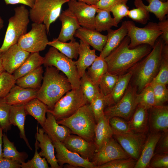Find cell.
Returning a JSON list of instances; mask_svg holds the SVG:
<instances>
[{"instance_id":"obj_1","label":"cell","mask_w":168,"mask_h":168,"mask_svg":"<svg viewBox=\"0 0 168 168\" xmlns=\"http://www.w3.org/2000/svg\"><path fill=\"white\" fill-rule=\"evenodd\" d=\"M130 39L127 35L118 46L104 59L108 66V72L118 76L128 71L137 63L146 56L152 48L142 44L130 49Z\"/></svg>"},{"instance_id":"obj_2","label":"cell","mask_w":168,"mask_h":168,"mask_svg":"<svg viewBox=\"0 0 168 168\" xmlns=\"http://www.w3.org/2000/svg\"><path fill=\"white\" fill-rule=\"evenodd\" d=\"M72 89L71 83L65 75L54 67H47L37 98L51 110L56 103Z\"/></svg>"},{"instance_id":"obj_3","label":"cell","mask_w":168,"mask_h":168,"mask_svg":"<svg viewBox=\"0 0 168 168\" xmlns=\"http://www.w3.org/2000/svg\"><path fill=\"white\" fill-rule=\"evenodd\" d=\"M164 44L163 40L159 37L150 52L129 70L132 72L134 85L137 87L138 93L157 75Z\"/></svg>"},{"instance_id":"obj_4","label":"cell","mask_w":168,"mask_h":168,"mask_svg":"<svg viewBox=\"0 0 168 168\" xmlns=\"http://www.w3.org/2000/svg\"><path fill=\"white\" fill-rule=\"evenodd\" d=\"M57 123L68 128L72 134L88 141H94L96 123L89 104L80 107L70 116L57 120Z\"/></svg>"},{"instance_id":"obj_5","label":"cell","mask_w":168,"mask_h":168,"mask_svg":"<svg viewBox=\"0 0 168 168\" xmlns=\"http://www.w3.org/2000/svg\"><path fill=\"white\" fill-rule=\"evenodd\" d=\"M14 14L8 19V24L0 52L17 44L20 38L27 32L30 22L29 12L25 5L15 8Z\"/></svg>"},{"instance_id":"obj_6","label":"cell","mask_w":168,"mask_h":168,"mask_svg":"<svg viewBox=\"0 0 168 168\" xmlns=\"http://www.w3.org/2000/svg\"><path fill=\"white\" fill-rule=\"evenodd\" d=\"M69 0H35L29 12L30 19L33 23H43L48 34L51 25L59 17L63 5Z\"/></svg>"},{"instance_id":"obj_7","label":"cell","mask_w":168,"mask_h":168,"mask_svg":"<svg viewBox=\"0 0 168 168\" xmlns=\"http://www.w3.org/2000/svg\"><path fill=\"white\" fill-rule=\"evenodd\" d=\"M44 65L53 66L62 72L68 78L72 89L80 87V78L79 77L75 61L60 53L53 47L49 49L44 57Z\"/></svg>"},{"instance_id":"obj_8","label":"cell","mask_w":168,"mask_h":168,"mask_svg":"<svg viewBox=\"0 0 168 168\" xmlns=\"http://www.w3.org/2000/svg\"><path fill=\"white\" fill-rule=\"evenodd\" d=\"M88 104L80 88L72 89L56 103L52 110L48 111L51 113L58 120L70 116L80 107Z\"/></svg>"},{"instance_id":"obj_9","label":"cell","mask_w":168,"mask_h":168,"mask_svg":"<svg viewBox=\"0 0 168 168\" xmlns=\"http://www.w3.org/2000/svg\"><path fill=\"white\" fill-rule=\"evenodd\" d=\"M127 35L130 39L129 47L134 48L142 44H147L152 48L157 39L161 35L157 23L150 22L143 28L137 26L132 21H126Z\"/></svg>"},{"instance_id":"obj_10","label":"cell","mask_w":168,"mask_h":168,"mask_svg":"<svg viewBox=\"0 0 168 168\" xmlns=\"http://www.w3.org/2000/svg\"><path fill=\"white\" fill-rule=\"evenodd\" d=\"M47 34L44 24L33 22L31 30L20 38L17 44L21 49L30 53L40 52L48 45Z\"/></svg>"},{"instance_id":"obj_11","label":"cell","mask_w":168,"mask_h":168,"mask_svg":"<svg viewBox=\"0 0 168 168\" xmlns=\"http://www.w3.org/2000/svg\"><path fill=\"white\" fill-rule=\"evenodd\" d=\"M137 91L135 86L129 84L120 100L115 104L105 109L104 115L110 118L117 116L129 120L138 105Z\"/></svg>"},{"instance_id":"obj_12","label":"cell","mask_w":168,"mask_h":168,"mask_svg":"<svg viewBox=\"0 0 168 168\" xmlns=\"http://www.w3.org/2000/svg\"><path fill=\"white\" fill-rule=\"evenodd\" d=\"M147 134L133 132L114 133V138L131 158L139 159Z\"/></svg>"},{"instance_id":"obj_13","label":"cell","mask_w":168,"mask_h":168,"mask_svg":"<svg viewBox=\"0 0 168 168\" xmlns=\"http://www.w3.org/2000/svg\"><path fill=\"white\" fill-rule=\"evenodd\" d=\"M129 158L131 157L112 137L95 152L91 162L97 168L101 165L116 159Z\"/></svg>"},{"instance_id":"obj_14","label":"cell","mask_w":168,"mask_h":168,"mask_svg":"<svg viewBox=\"0 0 168 168\" xmlns=\"http://www.w3.org/2000/svg\"><path fill=\"white\" fill-rule=\"evenodd\" d=\"M56 154L55 155L59 165L62 167L65 164L73 167L96 168L93 163L82 157L78 154L68 149L59 141H52Z\"/></svg>"},{"instance_id":"obj_15","label":"cell","mask_w":168,"mask_h":168,"mask_svg":"<svg viewBox=\"0 0 168 168\" xmlns=\"http://www.w3.org/2000/svg\"><path fill=\"white\" fill-rule=\"evenodd\" d=\"M68 8L75 15L80 26L91 30H95V20L98 8L95 5L75 1L68 2Z\"/></svg>"},{"instance_id":"obj_16","label":"cell","mask_w":168,"mask_h":168,"mask_svg":"<svg viewBox=\"0 0 168 168\" xmlns=\"http://www.w3.org/2000/svg\"><path fill=\"white\" fill-rule=\"evenodd\" d=\"M68 149L91 161L96 151L94 141H88L73 134L68 136L62 142Z\"/></svg>"},{"instance_id":"obj_17","label":"cell","mask_w":168,"mask_h":168,"mask_svg":"<svg viewBox=\"0 0 168 168\" xmlns=\"http://www.w3.org/2000/svg\"><path fill=\"white\" fill-rule=\"evenodd\" d=\"M2 63L5 71L12 74L27 58L30 53L16 44L1 52Z\"/></svg>"},{"instance_id":"obj_18","label":"cell","mask_w":168,"mask_h":168,"mask_svg":"<svg viewBox=\"0 0 168 168\" xmlns=\"http://www.w3.org/2000/svg\"><path fill=\"white\" fill-rule=\"evenodd\" d=\"M148 112L150 132L168 131V106L155 105L149 109Z\"/></svg>"},{"instance_id":"obj_19","label":"cell","mask_w":168,"mask_h":168,"mask_svg":"<svg viewBox=\"0 0 168 168\" xmlns=\"http://www.w3.org/2000/svg\"><path fill=\"white\" fill-rule=\"evenodd\" d=\"M59 18L61 23V28L57 38L63 42L75 40V33L81 26L75 15L68 9L61 12Z\"/></svg>"},{"instance_id":"obj_20","label":"cell","mask_w":168,"mask_h":168,"mask_svg":"<svg viewBox=\"0 0 168 168\" xmlns=\"http://www.w3.org/2000/svg\"><path fill=\"white\" fill-rule=\"evenodd\" d=\"M35 138L38 141L37 146L41 151L39 153L41 157H44L52 168H62L58 163L56 158L54 147L52 141L43 129L37 128Z\"/></svg>"},{"instance_id":"obj_21","label":"cell","mask_w":168,"mask_h":168,"mask_svg":"<svg viewBox=\"0 0 168 168\" xmlns=\"http://www.w3.org/2000/svg\"><path fill=\"white\" fill-rule=\"evenodd\" d=\"M46 121L42 127L46 133L52 141H59L63 142L70 134L71 130L67 127L58 124L53 114L50 112H47Z\"/></svg>"},{"instance_id":"obj_22","label":"cell","mask_w":168,"mask_h":168,"mask_svg":"<svg viewBox=\"0 0 168 168\" xmlns=\"http://www.w3.org/2000/svg\"><path fill=\"white\" fill-rule=\"evenodd\" d=\"M148 110L141 105H138L131 117L127 122L131 132L148 134Z\"/></svg>"},{"instance_id":"obj_23","label":"cell","mask_w":168,"mask_h":168,"mask_svg":"<svg viewBox=\"0 0 168 168\" xmlns=\"http://www.w3.org/2000/svg\"><path fill=\"white\" fill-rule=\"evenodd\" d=\"M74 37L91 46L95 50L101 52L107 39V35L102 34L96 30L81 26L76 31Z\"/></svg>"},{"instance_id":"obj_24","label":"cell","mask_w":168,"mask_h":168,"mask_svg":"<svg viewBox=\"0 0 168 168\" xmlns=\"http://www.w3.org/2000/svg\"><path fill=\"white\" fill-rule=\"evenodd\" d=\"M161 133L150 132L147 134L141 154L134 168L148 167L150 161L154 154L156 144Z\"/></svg>"},{"instance_id":"obj_25","label":"cell","mask_w":168,"mask_h":168,"mask_svg":"<svg viewBox=\"0 0 168 168\" xmlns=\"http://www.w3.org/2000/svg\"><path fill=\"white\" fill-rule=\"evenodd\" d=\"M38 90L23 88L15 84L5 98L7 103L11 105H25L37 97Z\"/></svg>"},{"instance_id":"obj_26","label":"cell","mask_w":168,"mask_h":168,"mask_svg":"<svg viewBox=\"0 0 168 168\" xmlns=\"http://www.w3.org/2000/svg\"><path fill=\"white\" fill-rule=\"evenodd\" d=\"M106 44L99 56L105 58L117 48L123 39L127 35L126 21H123L120 27L116 30L111 29L107 31Z\"/></svg>"},{"instance_id":"obj_27","label":"cell","mask_w":168,"mask_h":168,"mask_svg":"<svg viewBox=\"0 0 168 168\" xmlns=\"http://www.w3.org/2000/svg\"><path fill=\"white\" fill-rule=\"evenodd\" d=\"M132 72L129 70L119 76V78L111 92L104 96L106 107L112 106L117 103L122 98L131 79Z\"/></svg>"},{"instance_id":"obj_28","label":"cell","mask_w":168,"mask_h":168,"mask_svg":"<svg viewBox=\"0 0 168 168\" xmlns=\"http://www.w3.org/2000/svg\"><path fill=\"white\" fill-rule=\"evenodd\" d=\"M95 51L94 49H91L89 45L80 40L79 58L75 62L80 78L85 73L86 69L92 64L97 57Z\"/></svg>"},{"instance_id":"obj_29","label":"cell","mask_w":168,"mask_h":168,"mask_svg":"<svg viewBox=\"0 0 168 168\" xmlns=\"http://www.w3.org/2000/svg\"><path fill=\"white\" fill-rule=\"evenodd\" d=\"M109 119L110 118L104 115L96 123L94 139L96 152L113 137V132L109 123Z\"/></svg>"},{"instance_id":"obj_30","label":"cell","mask_w":168,"mask_h":168,"mask_svg":"<svg viewBox=\"0 0 168 168\" xmlns=\"http://www.w3.org/2000/svg\"><path fill=\"white\" fill-rule=\"evenodd\" d=\"M24 105H11L9 115L10 124L17 126L20 131V136L25 142L29 149L32 150L26 136L25 130V122L27 115Z\"/></svg>"},{"instance_id":"obj_31","label":"cell","mask_w":168,"mask_h":168,"mask_svg":"<svg viewBox=\"0 0 168 168\" xmlns=\"http://www.w3.org/2000/svg\"><path fill=\"white\" fill-rule=\"evenodd\" d=\"M43 72V67L40 66L17 79L16 84L25 88L39 90L42 84Z\"/></svg>"},{"instance_id":"obj_32","label":"cell","mask_w":168,"mask_h":168,"mask_svg":"<svg viewBox=\"0 0 168 168\" xmlns=\"http://www.w3.org/2000/svg\"><path fill=\"white\" fill-rule=\"evenodd\" d=\"M24 108L27 114L32 116L42 127L43 126L46 119V114L49 110L44 103L36 97L26 104Z\"/></svg>"},{"instance_id":"obj_33","label":"cell","mask_w":168,"mask_h":168,"mask_svg":"<svg viewBox=\"0 0 168 168\" xmlns=\"http://www.w3.org/2000/svg\"><path fill=\"white\" fill-rule=\"evenodd\" d=\"M44 61V57L40 55L39 52L30 53L27 58L12 75L16 80L41 66L43 64Z\"/></svg>"},{"instance_id":"obj_34","label":"cell","mask_w":168,"mask_h":168,"mask_svg":"<svg viewBox=\"0 0 168 168\" xmlns=\"http://www.w3.org/2000/svg\"><path fill=\"white\" fill-rule=\"evenodd\" d=\"M48 45L56 48L70 58L77 59L79 43L76 40L67 43L61 41L57 38L54 39L52 41H49Z\"/></svg>"},{"instance_id":"obj_35","label":"cell","mask_w":168,"mask_h":168,"mask_svg":"<svg viewBox=\"0 0 168 168\" xmlns=\"http://www.w3.org/2000/svg\"><path fill=\"white\" fill-rule=\"evenodd\" d=\"M3 149V157L16 161L21 164L25 162L28 155L25 152H18L13 142H11L4 133L2 136Z\"/></svg>"},{"instance_id":"obj_36","label":"cell","mask_w":168,"mask_h":168,"mask_svg":"<svg viewBox=\"0 0 168 168\" xmlns=\"http://www.w3.org/2000/svg\"><path fill=\"white\" fill-rule=\"evenodd\" d=\"M86 73L91 81L98 86L99 82L103 75L108 72L107 64L103 58L98 56L92 64L87 68Z\"/></svg>"},{"instance_id":"obj_37","label":"cell","mask_w":168,"mask_h":168,"mask_svg":"<svg viewBox=\"0 0 168 168\" xmlns=\"http://www.w3.org/2000/svg\"><path fill=\"white\" fill-rule=\"evenodd\" d=\"M110 11L98 9L95 20V29L99 32L107 31L113 26L117 27L118 24L111 17Z\"/></svg>"},{"instance_id":"obj_38","label":"cell","mask_w":168,"mask_h":168,"mask_svg":"<svg viewBox=\"0 0 168 168\" xmlns=\"http://www.w3.org/2000/svg\"><path fill=\"white\" fill-rule=\"evenodd\" d=\"M152 82L165 85L168 83V44L164 43L158 72Z\"/></svg>"},{"instance_id":"obj_39","label":"cell","mask_w":168,"mask_h":168,"mask_svg":"<svg viewBox=\"0 0 168 168\" xmlns=\"http://www.w3.org/2000/svg\"><path fill=\"white\" fill-rule=\"evenodd\" d=\"M136 8L129 11L128 16L136 22L145 24L149 20V12L142 0H134Z\"/></svg>"},{"instance_id":"obj_40","label":"cell","mask_w":168,"mask_h":168,"mask_svg":"<svg viewBox=\"0 0 168 168\" xmlns=\"http://www.w3.org/2000/svg\"><path fill=\"white\" fill-rule=\"evenodd\" d=\"M149 3L146 7L149 12L154 14L160 21L165 19L168 13V0H146Z\"/></svg>"},{"instance_id":"obj_41","label":"cell","mask_w":168,"mask_h":168,"mask_svg":"<svg viewBox=\"0 0 168 168\" xmlns=\"http://www.w3.org/2000/svg\"><path fill=\"white\" fill-rule=\"evenodd\" d=\"M80 87L89 104L96 94L100 92L99 86L91 81L86 72L80 79Z\"/></svg>"},{"instance_id":"obj_42","label":"cell","mask_w":168,"mask_h":168,"mask_svg":"<svg viewBox=\"0 0 168 168\" xmlns=\"http://www.w3.org/2000/svg\"><path fill=\"white\" fill-rule=\"evenodd\" d=\"M119 76L107 72L102 76L98 83L100 92L104 96L110 94L113 90Z\"/></svg>"},{"instance_id":"obj_43","label":"cell","mask_w":168,"mask_h":168,"mask_svg":"<svg viewBox=\"0 0 168 168\" xmlns=\"http://www.w3.org/2000/svg\"><path fill=\"white\" fill-rule=\"evenodd\" d=\"M137 100L138 104L142 105L148 110L155 105L153 90L149 84L137 94Z\"/></svg>"},{"instance_id":"obj_44","label":"cell","mask_w":168,"mask_h":168,"mask_svg":"<svg viewBox=\"0 0 168 168\" xmlns=\"http://www.w3.org/2000/svg\"><path fill=\"white\" fill-rule=\"evenodd\" d=\"M89 104L97 123L100 118L104 115V111L106 105L104 96L100 92H98Z\"/></svg>"},{"instance_id":"obj_45","label":"cell","mask_w":168,"mask_h":168,"mask_svg":"<svg viewBox=\"0 0 168 168\" xmlns=\"http://www.w3.org/2000/svg\"><path fill=\"white\" fill-rule=\"evenodd\" d=\"M149 84L153 90L155 105H164L168 100V91L166 85L153 82H151Z\"/></svg>"},{"instance_id":"obj_46","label":"cell","mask_w":168,"mask_h":168,"mask_svg":"<svg viewBox=\"0 0 168 168\" xmlns=\"http://www.w3.org/2000/svg\"><path fill=\"white\" fill-rule=\"evenodd\" d=\"M11 106L5 97L0 98V127L4 132H7L11 128L9 122Z\"/></svg>"},{"instance_id":"obj_47","label":"cell","mask_w":168,"mask_h":168,"mask_svg":"<svg viewBox=\"0 0 168 168\" xmlns=\"http://www.w3.org/2000/svg\"><path fill=\"white\" fill-rule=\"evenodd\" d=\"M38 141L36 139L35 143V151L34 156L30 160L21 164L22 168H48V163L44 157L42 158L38 152L39 147L37 146Z\"/></svg>"},{"instance_id":"obj_48","label":"cell","mask_w":168,"mask_h":168,"mask_svg":"<svg viewBox=\"0 0 168 168\" xmlns=\"http://www.w3.org/2000/svg\"><path fill=\"white\" fill-rule=\"evenodd\" d=\"M12 74L5 71L0 75V98L5 97L16 84Z\"/></svg>"},{"instance_id":"obj_49","label":"cell","mask_w":168,"mask_h":168,"mask_svg":"<svg viewBox=\"0 0 168 168\" xmlns=\"http://www.w3.org/2000/svg\"><path fill=\"white\" fill-rule=\"evenodd\" d=\"M137 160L132 158L116 159L97 167V168H134Z\"/></svg>"},{"instance_id":"obj_50","label":"cell","mask_w":168,"mask_h":168,"mask_svg":"<svg viewBox=\"0 0 168 168\" xmlns=\"http://www.w3.org/2000/svg\"><path fill=\"white\" fill-rule=\"evenodd\" d=\"M109 123L113 133L131 132L128 122L121 118L117 116L111 117L109 119Z\"/></svg>"},{"instance_id":"obj_51","label":"cell","mask_w":168,"mask_h":168,"mask_svg":"<svg viewBox=\"0 0 168 168\" xmlns=\"http://www.w3.org/2000/svg\"><path fill=\"white\" fill-rule=\"evenodd\" d=\"M149 168H168V152L154 154L151 159Z\"/></svg>"},{"instance_id":"obj_52","label":"cell","mask_w":168,"mask_h":168,"mask_svg":"<svg viewBox=\"0 0 168 168\" xmlns=\"http://www.w3.org/2000/svg\"><path fill=\"white\" fill-rule=\"evenodd\" d=\"M129 7L125 3L117 4L112 8L110 10L115 22L118 24L125 17L128 16Z\"/></svg>"},{"instance_id":"obj_53","label":"cell","mask_w":168,"mask_h":168,"mask_svg":"<svg viewBox=\"0 0 168 168\" xmlns=\"http://www.w3.org/2000/svg\"><path fill=\"white\" fill-rule=\"evenodd\" d=\"M166 152H168V131L161 133L156 144L154 154Z\"/></svg>"},{"instance_id":"obj_54","label":"cell","mask_w":168,"mask_h":168,"mask_svg":"<svg viewBox=\"0 0 168 168\" xmlns=\"http://www.w3.org/2000/svg\"><path fill=\"white\" fill-rule=\"evenodd\" d=\"M128 1V0H99L95 5L98 9L110 12L115 5L123 3L126 4Z\"/></svg>"},{"instance_id":"obj_55","label":"cell","mask_w":168,"mask_h":168,"mask_svg":"<svg viewBox=\"0 0 168 168\" xmlns=\"http://www.w3.org/2000/svg\"><path fill=\"white\" fill-rule=\"evenodd\" d=\"M158 26L159 30L161 32V38L164 43L168 44V19L160 21Z\"/></svg>"},{"instance_id":"obj_56","label":"cell","mask_w":168,"mask_h":168,"mask_svg":"<svg viewBox=\"0 0 168 168\" xmlns=\"http://www.w3.org/2000/svg\"><path fill=\"white\" fill-rule=\"evenodd\" d=\"M21 164L11 159L3 158L0 160V168H20Z\"/></svg>"},{"instance_id":"obj_57","label":"cell","mask_w":168,"mask_h":168,"mask_svg":"<svg viewBox=\"0 0 168 168\" xmlns=\"http://www.w3.org/2000/svg\"><path fill=\"white\" fill-rule=\"evenodd\" d=\"M6 5L21 4L31 8L34 5L35 0H4Z\"/></svg>"},{"instance_id":"obj_58","label":"cell","mask_w":168,"mask_h":168,"mask_svg":"<svg viewBox=\"0 0 168 168\" xmlns=\"http://www.w3.org/2000/svg\"><path fill=\"white\" fill-rule=\"evenodd\" d=\"M3 129L0 127V160L2 158V133Z\"/></svg>"},{"instance_id":"obj_59","label":"cell","mask_w":168,"mask_h":168,"mask_svg":"<svg viewBox=\"0 0 168 168\" xmlns=\"http://www.w3.org/2000/svg\"><path fill=\"white\" fill-rule=\"evenodd\" d=\"M78 1L85 3L88 5H95L99 0H77Z\"/></svg>"},{"instance_id":"obj_60","label":"cell","mask_w":168,"mask_h":168,"mask_svg":"<svg viewBox=\"0 0 168 168\" xmlns=\"http://www.w3.org/2000/svg\"><path fill=\"white\" fill-rule=\"evenodd\" d=\"M5 71L2 63V59L1 58V53L0 52V75L3 72Z\"/></svg>"},{"instance_id":"obj_61","label":"cell","mask_w":168,"mask_h":168,"mask_svg":"<svg viewBox=\"0 0 168 168\" xmlns=\"http://www.w3.org/2000/svg\"><path fill=\"white\" fill-rule=\"evenodd\" d=\"M4 22L1 16L0 15V30L4 26Z\"/></svg>"},{"instance_id":"obj_62","label":"cell","mask_w":168,"mask_h":168,"mask_svg":"<svg viewBox=\"0 0 168 168\" xmlns=\"http://www.w3.org/2000/svg\"><path fill=\"white\" fill-rule=\"evenodd\" d=\"M162 0L163 1V2H165V1H167L168 0Z\"/></svg>"},{"instance_id":"obj_63","label":"cell","mask_w":168,"mask_h":168,"mask_svg":"<svg viewBox=\"0 0 168 168\" xmlns=\"http://www.w3.org/2000/svg\"><path fill=\"white\" fill-rule=\"evenodd\" d=\"M70 0V1H75V0Z\"/></svg>"}]
</instances>
